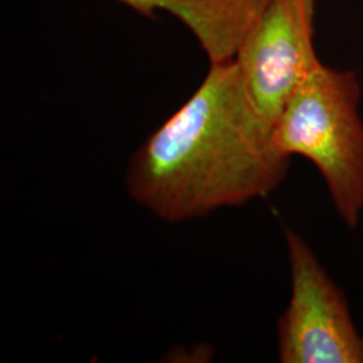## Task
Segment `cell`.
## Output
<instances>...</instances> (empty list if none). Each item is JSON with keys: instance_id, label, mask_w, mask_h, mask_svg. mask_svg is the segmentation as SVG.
Segmentation results:
<instances>
[{"instance_id": "5b68a950", "label": "cell", "mask_w": 363, "mask_h": 363, "mask_svg": "<svg viewBox=\"0 0 363 363\" xmlns=\"http://www.w3.org/2000/svg\"><path fill=\"white\" fill-rule=\"evenodd\" d=\"M144 16L163 10L195 35L211 64L235 58L269 0H117Z\"/></svg>"}, {"instance_id": "277c9868", "label": "cell", "mask_w": 363, "mask_h": 363, "mask_svg": "<svg viewBox=\"0 0 363 363\" xmlns=\"http://www.w3.org/2000/svg\"><path fill=\"white\" fill-rule=\"evenodd\" d=\"M313 21L315 0H269L234 58L252 104L271 128L289 96L320 64Z\"/></svg>"}, {"instance_id": "6da1fadb", "label": "cell", "mask_w": 363, "mask_h": 363, "mask_svg": "<svg viewBox=\"0 0 363 363\" xmlns=\"http://www.w3.org/2000/svg\"><path fill=\"white\" fill-rule=\"evenodd\" d=\"M247 96L235 61L208 76L130 160L127 186L144 208L169 222L193 220L264 198L286 178L289 157Z\"/></svg>"}, {"instance_id": "3957f363", "label": "cell", "mask_w": 363, "mask_h": 363, "mask_svg": "<svg viewBox=\"0 0 363 363\" xmlns=\"http://www.w3.org/2000/svg\"><path fill=\"white\" fill-rule=\"evenodd\" d=\"M292 277L291 300L279 320L283 363H363V337L342 289L310 245L286 230Z\"/></svg>"}, {"instance_id": "7a4b0ae2", "label": "cell", "mask_w": 363, "mask_h": 363, "mask_svg": "<svg viewBox=\"0 0 363 363\" xmlns=\"http://www.w3.org/2000/svg\"><path fill=\"white\" fill-rule=\"evenodd\" d=\"M361 85L351 70L320 62L289 96L273 124L280 155L303 156L319 169L337 214L355 228L363 210Z\"/></svg>"}]
</instances>
